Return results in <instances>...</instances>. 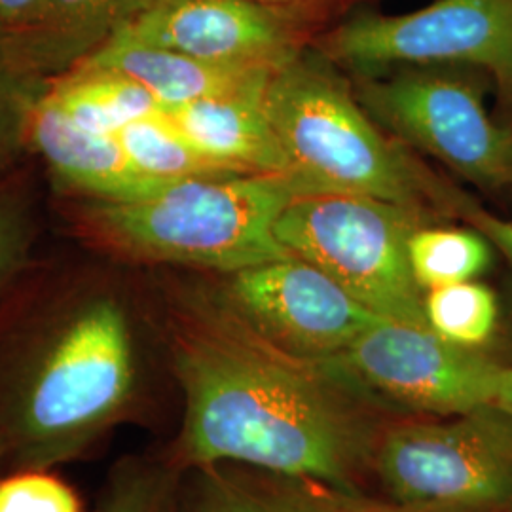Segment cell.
I'll list each match as a JSON object with an SVG mask.
<instances>
[{
  "label": "cell",
  "instance_id": "obj_1",
  "mask_svg": "<svg viewBox=\"0 0 512 512\" xmlns=\"http://www.w3.org/2000/svg\"><path fill=\"white\" fill-rule=\"evenodd\" d=\"M169 357L184 406L169 454L183 471L230 463L359 494L393 421L340 357L279 348L217 296L173 315Z\"/></svg>",
  "mask_w": 512,
  "mask_h": 512
},
{
  "label": "cell",
  "instance_id": "obj_2",
  "mask_svg": "<svg viewBox=\"0 0 512 512\" xmlns=\"http://www.w3.org/2000/svg\"><path fill=\"white\" fill-rule=\"evenodd\" d=\"M145 374L126 300L61 294L0 342V471L88 458L143 410Z\"/></svg>",
  "mask_w": 512,
  "mask_h": 512
},
{
  "label": "cell",
  "instance_id": "obj_3",
  "mask_svg": "<svg viewBox=\"0 0 512 512\" xmlns=\"http://www.w3.org/2000/svg\"><path fill=\"white\" fill-rule=\"evenodd\" d=\"M306 188L291 175L239 173L167 184L135 202H99L90 226L133 258L236 274L287 258L275 222Z\"/></svg>",
  "mask_w": 512,
  "mask_h": 512
},
{
  "label": "cell",
  "instance_id": "obj_4",
  "mask_svg": "<svg viewBox=\"0 0 512 512\" xmlns=\"http://www.w3.org/2000/svg\"><path fill=\"white\" fill-rule=\"evenodd\" d=\"M264 107L289 175L308 194H361L421 213L429 203L461 211L467 202L427 179L366 118L342 82L313 61L294 54L279 63Z\"/></svg>",
  "mask_w": 512,
  "mask_h": 512
},
{
  "label": "cell",
  "instance_id": "obj_5",
  "mask_svg": "<svg viewBox=\"0 0 512 512\" xmlns=\"http://www.w3.org/2000/svg\"><path fill=\"white\" fill-rule=\"evenodd\" d=\"M423 213L361 194L300 196L275 222V238L385 319L429 329L408 241Z\"/></svg>",
  "mask_w": 512,
  "mask_h": 512
},
{
  "label": "cell",
  "instance_id": "obj_6",
  "mask_svg": "<svg viewBox=\"0 0 512 512\" xmlns=\"http://www.w3.org/2000/svg\"><path fill=\"white\" fill-rule=\"evenodd\" d=\"M372 471L397 503L511 511L512 412L492 403L446 420L393 421Z\"/></svg>",
  "mask_w": 512,
  "mask_h": 512
},
{
  "label": "cell",
  "instance_id": "obj_7",
  "mask_svg": "<svg viewBox=\"0 0 512 512\" xmlns=\"http://www.w3.org/2000/svg\"><path fill=\"white\" fill-rule=\"evenodd\" d=\"M340 359L385 401L442 418L497 403L505 370L476 349L391 319L365 330Z\"/></svg>",
  "mask_w": 512,
  "mask_h": 512
},
{
  "label": "cell",
  "instance_id": "obj_8",
  "mask_svg": "<svg viewBox=\"0 0 512 512\" xmlns=\"http://www.w3.org/2000/svg\"><path fill=\"white\" fill-rule=\"evenodd\" d=\"M217 298L275 346L310 359L340 357L385 319L293 255L228 275Z\"/></svg>",
  "mask_w": 512,
  "mask_h": 512
},
{
  "label": "cell",
  "instance_id": "obj_9",
  "mask_svg": "<svg viewBox=\"0 0 512 512\" xmlns=\"http://www.w3.org/2000/svg\"><path fill=\"white\" fill-rule=\"evenodd\" d=\"M368 112L404 141L480 186L512 181V139L486 114L467 82L440 74H403L361 88Z\"/></svg>",
  "mask_w": 512,
  "mask_h": 512
},
{
  "label": "cell",
  "instance_id": "obj_10",
  "mask_svg": "<svg viewBox=\"0 0 512 512\" xmlns=\"http://www.w3.org/2000/svg\"><path fill=\"white\" fill-rule=\"evenodd\" d=\"M330 46L359 67L473 63L512 95V0H439L406 16H363L338 29Z\"/></svg>",
  "mask_w": 512,
  "mask_h": 512
},
{
  "label": "cell",
  "instance_id": "obj_11",
  "mask_svg": "<svg viewBox=\"0 0 512 512\" xmlns=\"http://www.w3.org/2000/svg\"><path fill=\"white\" fill-rule=\"evenodd\" d=\"M118 33L217 63H272L296 54L285 21L253 0H154Z\"/></svg>",
  "mask_w": 512,
  "mask_h": 512
},
{
  "label": "cell",
  "instance_id": "obj_12",
  "mask_svg": "<svg viewBox=\"0 0 512 512\" xmlns=\"http://www.w3.org/2000/svg\"><path fill=\"white\" fill-rule=\"evenodd\" d=\"M285 59L272 63H217L148 46L116 33L80 63L126 74L143 84L167 110L253 88L266 82Z\"/></svg>",
  "mask_w": 512,
  "mask_h": 512
},
{
  "label": "cell",
  "instance_id": "obj_13",
  "mask_svg": "<svg viewBox=\"0 0 512 512\" xmlns=\"http://www.w3.org/2000/svg\"><path fill=\"white\" fill-rule=\"evenodd\" d=\"M46 93V92H44ZM29 137L55 173L99 202H135L167 184L143 175L116 135H99L74 126L44 95L33 110Z\"/></svg>",
  "mask_w": 512,
  "mask_h": 512
},
{
  "label": "cell",
  "instance_id": "obj_14",
  "mask_svg": "<svg viewBox=\"0 0 512 512\" xmlns=\"http://www.w3.org/2000/svg\"><path fill=\"white\" fill-rule=\"evenodd\" d=\"M268 80L165 112L196 147L220 162L245 173L289 175L287 158L264 107Z\"/></svg>",
  "mask_w": 512,
  "mask_h": 512
},
{
  "label": "cell",
  "instance_id": "obj_15",
  "mask_svg": "<svg viewBox=\"0 0 512 512\" xmlns=\"http://www.w3.org/2000/svg\"><path fill=\"white\" fill-rule=\"evenodd\" d=\"M181 512H332V490L245 465L184 469Z\"/></svg>",
  "mask_w": 512,
  "mask_h": 512
},
{
  "label": "cell",
  "instance_id": "obj_16",
  "mask_svg": "<svg viewBox=\"0 0 512 512\" xmlns=\"http://www.w3.org/2000/svg\"><path fill=\"white\" fill-rule=\"evenodd\" d=\"M154 0H42L35 29L14 46L29 59H86Z\"/></svg>",
  "mask_w": 512,
  "mask_h": 512
},
{
  "label": "cell",
  "instance_id": "obj_17",
  "mask_svg": "<svg viewBox=\"0 0 512 512\" xmlns=\"http://www.w3.org/2000/svg\"><path fill=\"white\" fill-rule=\"evenodd\" d=\"M44 97L74 126L99 135H118L133 122L165 110L133 78L84 63L59 80Z\"/></svg>",
  "mask_w": 512,
  "mask_h": 512
},
{
  "label": "cell",
  "instance_id": "obj_18",
  "mask_svg": "<svg viewBox=\"0 0 512 512\" xmlns=\"http://www.w3.org/2000/svg\"><path fill=\"white\" fill-rule=\"evenodd\" d=\"M116 137L131 164L154 181L177 183L245 173L196 147L165 110L133 122Z\"/></svg>",
  "mask_w": 512,
  "mask_h": 512
},
{
  "label": "cell",
  "instance_id": "obj_19",
  "mask_svg": "<svg viewBox=\"0 0 512 512\" xmlns=\"http://www.w3.org/2000/svg\"><path fill=\"white\" fill-rule=\"evenodd\" d=\"M408 258L421 291L473 281L490 264L484 236L467 230L418 228L408 241Z\"/></svg>",
  "mask_w": 512,
  "mask_h": 512
},
{
  "label": "cell",
  "instance_id": "obj_20",
  "mask_svg": "<svg viewBox=\"0 0 512 512\" xmlns=\"http://www.w3.org/2000/svg\"><path fill=\"white\" fill-rule=\"evenodd\" d=\"M181 478L171 454L120 459L105 478L95 512H181Z\"/></svg>",
  "mask_w": 512,
  "mask_h": 512
},
{
  "label": "cell",
  "instance_id": "obj_21",
  "mask_svg": "<svg viewBox=\"0 0 512 512\" xmlns=\"http://www.w3.org/2000/svg\"><path fill=\"white\" fill-rule=\"evenodd\" d=\"M423 310L429 329L440 338L473 349L492 338L499 315L495 294L475 281L427 291Z\"/></svg>",
  "mask_w": 512,
  "mask_h": 512
},
{
  "label": "cell",
  "instance_id": "obj_22",
  "mask_svg": "<svg viewBox=\"0 0 512 512\" xmlns=\"http://www.w3.org/2000/svg\"><path fill=\"white\" fill-rule=\"evenodd\" d=\"M27 59L0 38V160L12 154L25 137L40 97L27 73Z\"/></svg>",
  "mask_w": 512,
  "mask_h": 512
},
{
  "label": "cell",
  "instance_id": "obj_23",
  "mask_svg": "<svg viewBox=\"0 0 512 512\" xmlns=\"http://www.w3.org/2000/svg\"><path fill=\"white\" fill-rule=\"evenodd\" d=\"M0 512H84V503L55 469H14L0 473Z\"/></svg>",
  "mask_w": 512,
  "mask_h": 512
},
{
  "label": "cell",
  "instance_id": "obj_24",
  "mask_svg": "<svg viewBox=\"0 0 512 512\" xmlns=\"http://www.w3.org/2000/svg\"><path fill=\"white\" fill-rule=\"evenodd\" d=\"M29 249V224L18 205L0 198V296L14 283Z\"/></svg>",
  "mask_w": 512,
  "mask_h": 512
},
{
  "label": "cell",
  "instance_id": "obj_25",
  "mask_svg": "<svg viewBox=\"0 0 512 512\" xmlns=\"http://www.w3.org/2000/svg\"><path fill=\"white\" fill-rule=\"evenodd\" d=\"M42 0H0V38L21 40L35 29Z\"/></svg>",
  "mask_w": 512,
  "mask_h": 512
},
{
  "label": "cell",
  "instance_id": "obj_26",
  "mask_svg": "<svg viewBox=\"0 0 512 512\" xmlns=\"http://www.w3.org/2000/svg\"><path fill=\"white\" fill-rule=\"evenodd\" d=\"M512 511V509H511ZM332 512H471L452 511V509H439V507H418V505H404V503H385L374 501L361 494H344L332 490ZM509 512V511H499Z\"/></svg>",
  "mask_w": 512,
  "mask_h": 512
},
{
  "label": "cell",
  "instance_id": "obj_27",
  "mask_svg": "<svg viewBox=\"0 0 512 512\" xmlns=\"http://www.w3.org/2000/svg\"><path fill=\"white\" fill-rule=\"evenodd\" d=\"M461 213L467 219L473 220V224L480 230V234L490 243H494L495 247L499 251H503L512 262V222H505V220L497 219L494 215H488V213L473 207L469 202H465Z\"/></svg>",
  "mask_w": 512,
  "mask_h": 512
},
{
  "label": "cell",
  "instance_id": "obj_28",
  "mask_svg": "<svg viewBox=\"0 0 512 512\" xmlns=\"http://www.w3.org/2000/svg\"><path fill=\"white\" fill-rule=\"evenodd\" d=\"M497 404L509 408L512 412V366H505V370H503V378H501Z\"/></svg>",
  "mask_w": 512,
  "mask_h": 512
},
{
  "label": "cell",
  "instance_id": "obj_29",
  "mask_svg": "<svg viewBox=\"0 0 512 512\" xmlns=\"http://www.w3.org/2000/svg\"><path fill=\"white\" fill-rule=\"evenodd\" d=\"M0 473H2V471H0Z\"/></svg>",
  "mask_w": 512,
  "mask_h": 512
},
{
  "label": "cell",
  "instance_id": "obj_30",
  "mask_svg": "<svg viewBox=\"0 0 512 512\" xmlns=\"http://www.w3.org/2000/svg\"><path fill=\"white\" fill-rule=\"evenodd\" d=\"M509 512H512V511H509Z\"/></svg>",
  "mask_w": 512,
  "mask_h": 512
}]
</instances>
